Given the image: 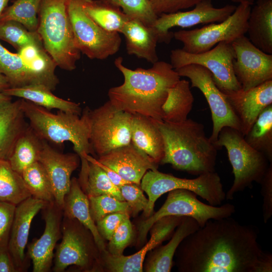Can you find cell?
<instances>
[{
  "instance_id": "6da1fadb",
  "label": "cell",
  "mask_w": 272,
  "mask_h": 272,
  "mask_svg": "<svg viewBox=\"0 0 272 272\" xmlns=\"http://www.w3.org/2000/svg\"><path fill=\"white\" fill-rule=\"evenodd\" d=\"M259 230L231 217L211 219L178 247L183 272H271L272 254L258 241Z\"/></svg>"
},
{
  "instance_id": "7a4b0ae2",
  "label": "cell",
  "mask_w": 272,
  "mask_h": 272,
  "mask_svg": "<svg viewBox=\"0 0 272 272\" xmlns=\"http://www.w3.org/2000/svg\"><path fill=\"white\" fill-rule=\"evenodd\" d=\"M115 67L123 76V83L111 87L109 101L117 109L131 114H138L162 121V107L168 89L180 77L168 62L157 61L149 69L131 70L123 64L121 56L114 60Z\"/></svg>"
},
{
  "instance_id": "3957f363",
  "label": "cell",
  "mask_w": 272,
  "mask_h": 272,
  "mask_svg": "<svg viewBox=\"0 0 272 272\" xmlns=\"http://www.w3.org/2000/svg\"><path fill=\"white\" fill-rule=\"evenodd\" d=\"M162 135L164 155L160 164L198 176L215 171L217 149L202 123L191 119L177 123L156 120Z\"/></svg>"
},
{
  "instance_id": "277c9868",
  "label": "cell",
  "mask_w": 272,
  "mask_h": 272,
  "mask_svg": "<svg viewBox=\"0 0 272 272\" xmlns=\"http://www.w3.org/2000/svg\"><path fill=\"white\" fill-rule=\"evenodd\" d=\"M21 106L29 126L41 140L56 144L71 142L81 163L87 160V155L95 154L89 141L88 107L79 115L61 110L54 114L23 99Z\"/></svg>"
},
{
  "instance_id": "5b68a950",
  "label": "cell",
  "mask_w": 272,
  "mask_h": 272,
  "mask_svg": "<svg viewBox=\"0 0 272 272\" xmlns=\"http://www.w3.org/2000/svg\"><path fill=\"white\" fill-rule=\"evenodd\" d=\"M37 32L57 66L72 71L81 57L67 12V0H42Z\"/></svg>"
},
{
  "instance_id": "8992f818",
  "label": "cell",
  "mask_w": 272,
  "mask_h": 272,
  "mask_svg": "<svg viewBox=\"0 0 272 272\" xmlns=\"http://www.w3.org/2000/svg\"><path fill=\"white\" fill-rule=\"evenodd\" d=\"M214 145L217 149L225 148L233 169L234 179L226 199L232 200L236 193L252 188L253 182L260 183L270 163L264 154L247 143L239 130L223 127Z\"/></svg>"
},
{
  "instance_id": "52a82bcc",
  "label": "cell",
  "mask_w": 272,
  "mask_h": 272,
  "mask_svg": "<svg viewBox=\"0 0 272 272\" xmlns=\"http://www.w3.org/2000/svg\"><path fill=\"white\" fill-rule=\"evenodd\" d=\"M140 186L148 196V203L144 211L150 217L156 201L162 195L177 189H185L197 195L214 206L221 205L226 199V192L219 174L212 172L200 174L193 179L180 178L156 170H148L143 177Z\"/></svg>"
},
{
  "instance_id": "ba28073f",
  "label": "cell",
  "mask_w": 272,
  "mask_h": 272,
  "mask_svg": "<svg viewBox=\"0 0 272 272\" xmlns=\"http://www.w3.org/2000/svg\"><path fill=\"white\" fill-rule=\"evenodd\" d=\"M197 194L189 190L177 189L168 192L161 208L139 226V239L145 240L148 231L160 219L167 216H179L193 218L199 227L211 219H220L232 216L235 213L234 205L227 203L219 206L206 204L197 198Z\"/></svg>"
},
{
  "instance_id": "9c48e42d",
  "label": "cell",
  "mask_w": 272,
  "mask_h": 272,
  "mask_svg": "<svg viewBox=\"0 0 272 272\" xmlns=\"http://www.w3.org/2000/svg\"><path fill=\"white\" fill-rule=\"evenodd\" d=\"M251 9L248 3H240L225 20L200 28L179 30L173 33V37L182 42L183 50L191 53L208 51L221 42L232 43L247 33Z\"/></svg>"
},
{
  "instance_id": "30bf717a",
  "label": "cell",
  "mask_w": 272,
  "mask_h": 272,
  "mask_svg": "<svg viewBox=\"0 0 272 272\" xmlns=\"http://www.w3.org/2000/svg\"><path fill=\"white\" fill-rule=\"evenodd\" d=\"M67 12L81 53L90 59L103 60L117 52L121 44L119 33L100 27L84 11L81 0H67Z\"/></svg>"
},
{
  "instance_id": "8fae6325",
  "label": "cell",
  "mask_w": 272,
  "mask_h": 272,
  "mask_svg": "<svg viewBox=\"0 0 272 272\" xmlns=\"http://www.w3.org/2000/svg\"><path fill=\"white\" fill-rule=\"evenodd\" d=\"M132 114L119 110L108 100L89 110L90 143L99 157L131 143Z\"/></svg>"
},
{
  "instance_id": "7c38bea8",
  "label": "cell",
  "mask_w": 272,
  "mask_h": 272,
  "mask_svg": "<svg viewBox=\"0 0 272 272\" xmlns=\"http://www.w3.org/2000/svg\"><path fill=\"white\" fill-rule=\"evenodd\" d=\"M235 53L231 43L221 42L210 50L191 53L182 49L172 50L170 64L174 69L195 64L202 66L212 74L213 81L224 94L241 89L233 68Z\"/></svg>"
},
{
  "instance_id": "4fadbf2b",
  "label": "cell",
  "mask_w": 272,
  "mask_h": 272,
  "mask_svg": "<svg viewBox=\"0 0 272 272\" xmlns=\"http://www.w3.org/2000/svg\"><path fill=\"white\" fill-rule=\"evenodd\" d=\"M78 220L63 216L61 242L54 254V272H63L71 265L90 270L96 260L97 247L91 233Z\"/></svg>"
},
{
  "instance_id": "5bb4252c",
  "label": "cell",
  "mask_w": 272,
  "mask_h": 272,
  "mask_svg": "<svg viewBox=\"0 0 272 272\" xmlns=\"http://www.w3.org/2000/svg\"><path fill=\"white\" fill-rule=\"evenodd\" d=\"M180 77L188 78L191 87L198 89L206 98L210 107L213 130L210 140H217L221 129L229 126L240 131V123L230 105L225 95L215 84L211 73L205 67L195 64L175 69Z\"/></svg>"
},
{
  "instance_id": "9a60e30c",
  "label": "cell",
  "mask_w": 272,
  "mask_h": 272,
  "mask_svg": "<svg viewBox=\"0 0 272 272\" xmlns=\"http://www.w3.org/2000/svg\"><path fill=\"white\" fill-rule=\"evenodd\" d=\"M231 44L235 55L233 71L242 90L249 89L272 80V54L256 47L245 35Z\"/></svg>"
},
{
  "instance_id": "2e32d148",
  "label": "cell",
  "mask_w": 272,
  "mask_h": 272,
  "mask_svg": "<svg viewBox=\"0 0 272 272\" xmlns=\"http://www.w3.org/2000/svg\"><path fill=\"white\" fill-rule=\"evenodd\" d=\"M236 8V6L232 5L216 8L212 0H202L191 10L159 15L152 26L158 34L159 42L169 43L173 37V33L170 31L171 28L221 22L232 14Z\"/></svg>"
},
{
  "instance_id": "e0dca14e",
  "label": "cell",
  "mask_w": 272,
  "mask_h": 272,
  "mask_svg": "<svg viewBox=\"0 0 272 272\" xmlns=\"http://www.w3.org/2000/svg\"><path fill=\"white\" fill-rule=\"evenodd\" d=\"M45 229L38 239L28 246L27 256L32 260L33 272H49L54 257V250L61 238L62 209L55 201L47 202L41 210Z\"/></svg>"
},
{
  "instance_id": "ac0fdd59",
  "label": "cell",
  "mask_w": 272,
  "mask_h": 272,
  "mask_svg": "<svg viewBox=\"0 0 272 272\" xmlns=\"http://www.w3.org/2000/svg\"><path fill=\"white\" fill-rule=\"evenodd\" d=\"M186 217L167 216L157 221L151 227V237L146 245L135 253L128 256L115 255L103 251V259L106 267L114 272H141L147 252L173 235Z\"/></svg>"
},
{
  "instance_id": "d6986e66",
  "label": "cell",
  "mask_w": 272,
  "mask_h": 272,
  "mask_svg": "<svg viewBox=\"0 0 272 272\" xmlns=\"http://www.w3.org/2000/svg\"><path fill=\"white\" fill-rule=\"evenodd\" d=\"M224 94L244 135L263 109L272 104V80L246 90L241 89Z\"/></svg>"
},
{
  "instance_id": "ffe728a7",
  "label": "cell",
  "mask_w": 272,
  "mask_h": 272,
  "mask_svg": "<svg viewBox=\"0 0 272 272\" xmlns=\"http://www.w3.org/2000/svg\"><path fill=\"white\" fill-rule=\"evenodd\" d=\"M46 203L31 196L16 205L8 248L18 272L25 271L28 266L25 250L31 224Z\"/></svg>"
},
{
  "instance_id": "44dd1931",
  "label": "cell",
  "mask_w": 272,
  "mask_h": 272,
  "mask_svg": "<svg viewBox=\"0 0 272 272\" xmlns=\"http://www.w3.org/2000/svg\"><path fill=\"white\" fill-rule=\"evenodd\" d=\"M80 158L77 153L63 154L43 140L39 162L45 170L53 189L55 201L62 209L64 198L70 190L72 173L78 167Z\"/></svg>"
},
{
  "instance_id": "7402d4cb",
  "label": "cell",
  "mask_w": 272,
  "mask_h": 272,
  "mask_svg": "<svg viewBox=\"0 0 272 272\" xmlns=\"http://www.w3.org/2000/svg\"><path fill=\"white\" fill-rule=\"evenodd\" d=\"M0 72L7 78L12 88L40 84L52 91L58 84L37 64L36 59L27 60L18 53L9 51L1 43Z\"/></svg>"
},
{
  "instance_id": "603a6c76",
  "label": "cell",
  "mask_w": 272,
  "mask_h": 272,
  "mask_svg": "<svg viewBox=\"0 0 272 272\" xmlns=\"http://www.w3.org/2000/svg\"><path fill=\"white\" fill-rule=\"evenodd\" d=\"M97 160L125 180L138 185L148 170H156L158 167V164L131 143L111 150Z\"/></svg>"
},
{
  "instance_id": "cb8c5ba5",
  "label": "cell",
  "mask_w": 272,
  "mask_h": 272,
  "mask_svg": "<svg viewBox=\"0 0 272 272\" xmlns=\"http://www.w3.org/2000/svg\"><path fill=\"white\" fill-rule=\"evenodd\" d=\"M21 99L0 104V159L9 160L20 137L29 126Z\"/></svg>"
},
{
  "instance_id": "d4e9b609",
  "label": "cell",
  "mask_w": 272,
  "mask_h": 272,
  "mask_svg": "<svg viewBox=\"0 0 272 272\" xmlns=\"http://www.w3.org/2000/svg\"><path fill=\"white\" fill-rule=\"evenodd\" d=\"M131 143L155 163L159 164L164 155L162 135L156 120L148 116L132 114Z\"/></svg>"
},
{
  "instance_id": "484cf974",
  "label": "cell",
  "mask_w": 272,
  "mask_h": 272,
  "mask_svg": "<svg viewBox=\"0 0 272 272\" xmlns=\"http://www.w3.org/2000/svg\"><path fill=\"white\" fill-rule=\"evenodd\" d=\"M120 33L125 37L128 54L145 59L152 64L158 61L156 48L159 37L152 26L131 18L125 23Z\"/></svg>"
},
{
  "instance_id": "4316f807",
  "label": "cell",
  "mask_w": 272,
  "mask_h": 272,
  "mask_svg": "<svg viewBox=\"0 0 272 272\" xmlns=\"http://www.w3.org/2000/svg\"><path fill=\"white\" fill-rule=\"evenodd\" d=\"M62 212L63 216L78 220L88 229L98 249L102 252L105 250L103 238L91 216L89 198L75 177L72 178L70 190L64 196Z\"/></svg>"
},
{
  "instance_id": "83f0119b",
  "label": "cell",
  "mask_w": 272,
  "mask_h": 272,
  "mask_svg": "<svg viewBox=\"0 0 272 272\" xmlns=\"http://www.w3.org/2000/svg\"><path fill=\"white\" fill-rule=\"evenodd\" d=\"M249 40L261 51L272 54V0H257L247 22Z\"/></svg>"
},
{
  "instance_id": "f1b7e54d",
  "label": "cell",
  "mask_w": 272,
  "mask_h": 272,
  "mask_svg": "<svg viewBox=\"0 0 272 272\" xmlns=\"http://www.w3.org/2000/svg\"><path fill=\"white\" fill-rule=\"evenodd\" d=\"M2 93L9 96H15L28 100L49 110L56 109L81 115L82 108L79 103L57 97L47 87L40 84L22 87L9 88Z\"/></svg>"
},
{
  "instance_id": "f546056e",
  "label": "cell",
  "mask_w": 272,
  "mask_h": 272,
  "mask_svg": "<svg viewBox=\"0 0 272 272\" xmlns=\"http://www.w3.org/2000/svg\"><path fill=\"white\" fill-rule=\"evenodd\" d=\"M199 228L197 222L190 217H186L178 227L169 242L160 247L153 255L146 266L149 272H170L173 259L182 241Z\"/></svg>"
},
{
  "instance_id": "4dcf8cb0",
  "label": "cell",
  "mask_w": 272,
  "mask_h": 272,
  "mask_svg": "<svg viewBox=\"0 0 272 272\" xmlns=\"http://www.w3.org/2000/svg\"><path fill=\"white\" fill-rule=\"evenodd\" d=\"M193 102L189 82L180 80L168 89L167 97L162 107V121L177 123L186 120Z\"/></svg>"
},
{
  "instance_id": "1f68e13d",
  "label": "cell",
  "mask_w": 272,
  "mask_h": 272,
  "mask_svg": "<svg viewBox=\"0 0 272 272\" xmlns=\"http://www.w3.org/2000/svg\"><path fill=\"white\" fill-rule=\"evenodd\" d=\"M86 13L100 27L110 32L120 33L131 19L122 10L105 0H81Z\"/></svg>"
},
{
  "instance_id": "d6a6232c",
  "label": "cell",
  "mask_w": 272,
  "mask_h": 272,
  "mask_svg": "<svg viewBox=\"0 0 272 272\" xmlns=\"http://www.w3.org/2000/svg\"><path fill=\"white\" fill-rule=\"evenodd\" d=\"M85 158L89 162L87 171L85 176L78 180L88 197L109 194L120 201H125L119 188L111 181L99 165L97 160L90 155Z\"/></svg>"
},
{
  "instance_id": "836d02e7",
  "label": "cell",
  "mask_w": 272,
  "mask_h": 272,
  "mask_svg": "<svg viewBox=\"0 0 272 272\" xmlns=\"http://www.w3.org/2000/svg\"><path fill=\"white\" fill-rule=\"evenodd\" d=\"M42 148L43 140L29 124L17 142L8 161L13 170L21 175L25 169L39 161Z\"/></svg>"
},
{
  "instance_id": "e575fe53",
  "label": "cell",
  "mask_w": 272,
  "mask_h": 272,
  "mask_svg": "<svg viewBox=\"0 0 272 272\" xmlns=\"http://www.w3.org/2000/svg\"><path fill=\"white\" fill-rule=\"evenodd\" d=\"M243 137L249 146L264 154L272 163V104L263 109Z\"/></svg>"
},
{
  "instance_id": "d590c367",
  "label": "cell",
  "mask_w": 272,
  "mask_h": 272,
  "mask_svg": "<svg viewBox=\"0 0 272 272\" xmlns=\"http://www.w3.org/2000/svg\"><path fill=\"white\" fill-rule=\"evenodd\" d=\"M30 196L21 175L8 160L0 159V201L17 205Z\"/></svg>"
},
{
  "instance_id": "8d00e7d4",
  "label": "cell",
  "mask_w": 272,
  "mask_h": 272,
  "mask_svg": "<svg viewBox=\"0 0 272 272\" xmlns=\"http://www.w3.org/2000/svg\"><path fill=\"white\" fill-rule=\"evenodd\" d=\"M21 176L32 197L46 202L55 201L50 180L39 161L25 169Z\"/></svg>"
},
{
  "instance_id": "74e56055",
  "label": "cell",
  "mask_w": 272,
  "mask_h": 272,
  "mask_svg": "<svg viewBox=\"0 0 272 272\" xmlns=\"http://www.w3.org/2000/svg\"><path fill=\"white\" fill-rule=\"evenodd\" d=\"M42 0H16L7 7L0 17V22L15 21L30 31H37L38 14Z\"/></svg>"
},
{
  "instance_id": "f35d334b",
  "label": "cell",
  "mask_w": 272,
  "mask_h": 272,
  "mask_svg": "<svg viewBox=\"0 0 272 272\" xmlns=\"http://www.w3.org/2000/svg\"><path fill=\"white\" fill-rule=\"evenodd\" d=\"M0 40L12 45L18 51L30 45L43 46L37 31H30L15 21L0 22Z\"/></svg>"
},
{
  "instance_id": "ab89813d",
  "label": "cell",
  "mask_w": 272,
  "mask_h": 272,
  "mask_svg": "<svg viewBox=\"0 0 272 272\" xmlns=\"http://www.w3.org/2000/svg\"><path fill=\"white\" fill-rule=\"evenodd\" d=\"M91 217L96 223L107 215L114 213L129 214L130 209L125 201H120L109 194L88 197Z\"/></svg>"
},
{
  "instance_id": "60d3db41",
  "label": "cell",
  "mask_w": 272,
  "mask_h": 272,
  "mask_svg": "<svg viewBox=\"0 0 272 272\" xmlns=\"http://www.w3.org/2000/svg\"><path fill=\"white\" fill-rule=\"evenodd\" d=\"M120 8L130 18L137 19L147 26H152L158 16L149 0H105Z\"/></svg>"
},
{
  "instance_id": "b9f144b4",
  "label": "cell",
  "mask_w": 272,
  "mask_h": 272,
  "mask_svg": "<svg viewBox=\"0 0 272 272\" xmlns=\"http://www.w3.org/2000/svg\"><path fill=\"white\" fill-rule=\"evenodd\" d=\"M132 234V224L127 218L119 225L109 240L108 252L115 255L123 254L124 250L131 241Z\"/></svg>"
},
{
  "instance_id": "7bdbcfd3",
  "label": "cell",
  "mask_w": 272,
  "mask_h": 272,
  "mask_svg": "<svg viewBox=\"0 0 272 272\" xmlns=\"http://www.w3.org/2000/svg\"><path fill=\"white\" fill-rule=\"evenodd\" d=\"M119 189L132 214L136 215L146 209L148 199L144 195L140 185L133 183H127L122 185Z\"/></svg>"
},
{
  "instance_id": "ee69618b",
  "label": "cell",
  "mask_w": 272,
  "mask_h": 272,
  "mask_svg": "<svg viewBox=\"0 0 272 272\" xmlns=\"http://www.w3.org/2000/svg\"><path fill=\"white\" fill-rule=\"evenodd\" d=\"M16 205L0 201V247L8 246Z\"/></svg>"
},
{
  "instance_id": "f6af8a7d",
  "label": "cell",
  "mask_w": 272,
  "mask_h": 272,
  "mask_svg": "<svg viewBox=\"0 0 272 272\" xmlns=\"http://www.w3.org/2000/svg\"><path fill=\"white\" fill-rule=\"evenodd\" d=\"M155 13H171L194 7L202 0H149Z\"/></svg>"
},
{
  "instance_id": "bcb514c9",
  "label": "cell",
  "mask_w": 272,
  "mask_h": 272,
  "mask_svg": "<svg viewBox=\"0 0 272 272\" xmlns=\"http://www.w3.org/2000/svg\"><path fill=\"white\" fill-rule=\"evenodd\" d=\"M259 184L261 185V194L263 197V220L266 224L272 216V163L269 164Z\"/></svg>"
},
{
  "instance_id": "7dc6e473",
  "label": "cell",
  "mask_w": 272,
  "mask_h": 272,
  "mask_svg": "<svg viewBox=\"0 0 272 272\" xmlns=\"http://www.w3.org/2000/svg\"><path fill=\"white\" fill-rule=\"evenodd\" d=\"M129 214L124 213H114L106 215L96 223L97 230L102 238L109 240L119 225Z\"/></svg>"
},
{
  "instance_id": "c3c4849f",
  "label": "cell",
  "mask_w": 272,
  "mask_h": 272,
  "mask_svg": "<svg viewBox=\"0 0 272 272\" xmlns=\"http://www.w3.org/2000/svg\"><path fill=\"white\" fill-rule=\"evenodd\" d=\"M0 272H18L8 246L0 247Z\"/></svg>"
},
{
  "instance_id": "681fc988",
  "label": "cell",
  "mask_w": 272,
  "mask_h": 272,
  "mask_svg": "<svg viewBox=\"0 0 272 272\" xmlns=\"http://www.w3.org/2000/svg\"><path fill=\"white\" fill-rule=\"evenodd\" d=\"M98 163L100 167L106 173L111 181L119 188L125 184L130 183L123 179L119 174L110 168L100 163L98 161Z\"/></svg>"
},
{
  "instance_id": "f907efd6",
  "label": "cell",
  "mask_w": 272,
  "mask_h": 272,
  "mask_svg": "<svg viewBox=\"0 0 272 272\" xmlns=\"http://www.w3.org/2000/svg\"><path fill=\"white\" fill-rule=\"evenodd\" d=\"M9 88H10V85L7 78L0 72V92H2Z\"/></svg>"
},
{
  "instance_id": "816d5d0a",
  "label": "cell",
  "mask_w": 272,
  "mask_h": 272,
  "mask_svg": "<svg viewBox=\"0 0 272 272\" xmlns=\"http://www.w3.org/2000/svg\"><path fill=\"white\" fill-rule=\"evenodd\" d=\"M12 97L6 95L0 92V104L11 101Z\"/></svg>"
},
{
  "instance_id": "f5cc1de1",
  "label": "cell",
  "mask_w": 272,
  "mask_h": 272,
  "mask_svg": "<svg viewBox=\"0 0 272 272\" xmlns=\"http://www.w3.org/2000/svg\"><path fill=\"white\" fill-rule=\"evenodd\" d=\"M10 1L0 0V17L5 9L8 7V4Z\"/></svg>"
},
{
  "instance_id": "db71d44e",
  "label": "cell",
  "mask_w": 272,
  "mask_h": 272,
  "mask_svg": "<svg viewBox=\"0 0 272 272\" xmlns=\"http://www.w3.org/2000/svg\"><path fill=\"white\" fill-rule=\"evenodd\" d=\"M234 3H247L250 4L251 6L254 5V0H231Z\"/></svg>"
}]
</instances>
